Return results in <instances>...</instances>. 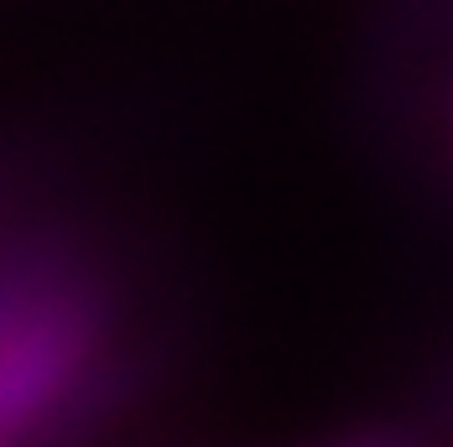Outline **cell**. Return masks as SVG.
Returning <instances> with one entry per match:
<instances>
[{"label":"cell","mask_w":453,"mask_h":447,"mask_svg":"<svg viewBox=\"0 0 453 447\" xmlns=\"http://www.w3.org/2000/svg\"><path fill=\"white\" fill-rule=\"evenodd\" d=\"M151 234L42 146L0 140V447H99L178 369Z\"/></svg>","instance_id":"6da1fadb"},{"label":"cell","mask_w":453,"mask_h":447,"mask_svg":"<svg viewBox=\"0 0 453 447\" xmlns=\"http://www.w3.org/2000/svg\"><path fill=\"white\" fill-rule=\"evenodd\" d=\"M349 115L370 167L453 229V0H380L370 11Z\"/></svg>","instance_id":"7a4b0ae2"},{"label":"cell","mask_w":453,"mask_h":447,"mask_svg":"<svg viewBox=\"0 0 453 447\" xmlns=\"http://www.w3.org/2000/svg\"><path fill=\"white\" fill-rule=\"evenodd\" d=\"M402 432L411 437V447H453V349L443 354V369L433 375L422 411L402 421Z\"/></svg>","instance_id":"3957f363"},{"label":"cell","mask_w":453,"mask_h":447,"mask_svg":"<svg viewBox=\"0 0 453 447\" xmlns=\"http://www.w3.org/2000/svg\"><path fill=\"white\" fill-rule=\"evenodd\" d=\"M308 447H411V437L402 427H355V432H334V437H318Z\"/></svg>","instance_id":"277c9868"}]
</instances>
